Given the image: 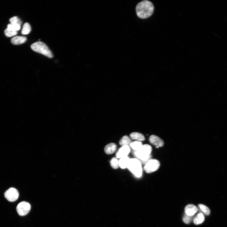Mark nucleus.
Returning a JSON list of instances; mask_svg holds the SVG:
<instances>
[{
	"mask_svg": "<svg viewBox=\"0 0 227 227\" xmlns=\"http://www.w3.org/2000/svg\"><path fill=\"white\" fill-rule=\"evenodd\" d=\"M136 10L139 18L145 19L150 17L152 15L154 11V6L151 2L144 1L138 4Z\"/></svg>",
	"mask_w": 227,
	"mask_h": 227,
	"instance_id": "1",
	"label": "nucleus"
},
{
	"mask_svg": "<svg viewBox=\"0 0 227 227\" xmlns=\"http://www.w3.org/2000/svg\"><path fill=\"white\" fill-rule=\"evenodd\" d=\"M152 151V147L149 145L145 144L143 145L140 149L135 152V155L142 162L146 164L150 160L151 157V154Z\"/></svg>",
	"mask_w": 227,
	"mask_h": 227,
	"instance_id": "2",
	"label": "nucleus"
},
{
	"mask_svg": "<svg viewBox=\"0 0 227 227\" xmlns=\"http://www.w3.org/2000/svg\"><path fill=\"white\" fill-rule=\"evenodd\" d=\"M31 48L34 51L41 54L49 58L53 57L52 52L44 43L38 42L33 44Z\"/></svg>",
	"mask_w": 227,
	"mask_h": 227,
	"instance_id": "3",
	"label": "nucleus"
},
{
	"mask_svg": "<svg viewBox=\"0 0 227 227\" xmlns=\"http://www.w3.org/2000/svg\"><path fill=\"white\" fill-rule=\"evenodd\" d=\"M127 168L136 177L142 176V170L141 162L136 159H130Z\"/></svg>",
	"mask_w": 227,
	"mask_h": 227,
	"instance_id": "4",
	"label": "nucleus"
},
{
	"mask_svg": "<svg viewBox=\"0 0 227 227\" xmlns=\"http://www.w3.org/2000/svg\"><path fill=\"white\" fill-rule=\"evenodd\" d=\"M160 165V163L158 160L155 159H150L145 164L144 170L147 173H151L157 170Z\"/></svg>",
	"mask_w": 227,
	"mask_h": 227,
	"instance_id": "5",
	"label": "nucleus"
},
{
	"mask_svg": "<svg viewBox=\"0 0 227 227\" xmlns=\"http://www.w3.org/2000/svg\"><path fill=\"white\" fill-rule=\"evenodd\" d=\"M31 207L29 203L26 202H20L17 207L18 214L21 216H25L29 212Z\"/></svg>",
	"mask_w": 227,
	"mask_h": 227,
	"instance_id": "6",
	"label": "nucleus"
},
{
	"mask_svg": "<svg viewBox=\"0 0 227 227\" xmlns=\"http://www.w3.org/2000/svg\"><path fill=\"white\" fill-rule=\"evenodd\" d=\"M5 196L9 202H14L16 201L18 198L19 193L17 189L12 187L5 192Z\"/></svg>",
	"mask_w": 227,
	"mask_h": 227,
	"instance_id": "7",
	"label": "nucleus"
},
{
	"mask_svg": "<svg viewBox=\"0 0 227 227\" xmlns=\"http://www.w3.org/2000/svg\"><path fill=\"white\" fill-rule=\"evenodd\" d=\"M130 151L129 146H124L121 148L116 154L117 158L121 159L128 156Z\"/></svg>",
	"mask_w": 227,
	"mask_h": 227,
	"instance_id": "8",
	"label": "nucleus"
},
{
	"mask_svg": "<svg viewBox=\"0 0 227 227\" xmlns=\"http://www.w3.org/2000/svg\"><path fill=\"white\" fill-rule=\"evenodd\" d=\"M150 143L155 146L156 148L162 147L164 145L163 140L158 136L152 135L149 138Z\"/></svg>",
	"mask_w": 227,
	"mask_h": 227,
	"instance_id": "9",
	"label": "nucleus"
},
{
	"mask_svg": "<svg viewBox=\"0 0 227 227\" xmlns=\"http://www.w3.org/2000/svg\"><path fill=\"white\" fill-rule=\"evenodd\" d=\"M185 214L190 216H194L198 211L197 207L195 205L190 204L187 205L185 207Z\"/></svg>",
	"mask_w": 227,
	"mask_h": 227,
	"instance_id": "10",
	"label": "nucleus"
},
{
	"mask_svg": "<svg viewBox=\"0 0 227 227\" xmlns=\"http://www.w3.org/2000/svg\"><path fill=\"white\" fill-rule=\"evenodd\" d=\"M25 37L16 36L13 38L11 40V42L15 45H18L25 43L27 41Z\"/></svg>",
	"mask_w": 227,
	"mask_h": 227,
	"instance_id": "11",
	"label": "nucleus"
},
{
	"mask_svg": "<svg viewBox=\"0 0 227 227\" xmlns=\"http://www.w3.org/2000/svg\"><path fill=\"white\" fill-rule=\"evenodd\" d=\"M116 148V145L115 144H109L105 146V152L107 154H112L115 151Z\"/></svg>",
	"mask_w": 227,
	"mask_h": 227,
	"instance_id": "12",
	"label": "nucleus"
},
{
	"mask_svg": "<svg viewBox=\"0 0 227 227\" xmlns=\"http://www.w3.org/2000/svg\"><path fill=\"white\" fill-rule=\"evenodd\" d=\"M130 138L134 140H136L139 141H143L145 140V138L143 135L138 132L132 133L130 135Z\"/></svg>",
	"mask_w": 227,
	"mask_h": 227,
	"instance_id": "13",
	"label": "nucleus"
},
{
	"mask_svg": "<svg viewBox=\"0 0 227 227\" xmlns=\"http://www.w3.org/2000/svg\"><path fill=\"white\" fill-rule=\"evenodd\" d=\"M205 217L204 215L202 213L198 214L193 220V222L195 225L200 224L204 222Z\"/></svg>",
	"mask_w": 227,
	"mask_h": 227,
	"instance_id": "14",
	"label": "nucleus"
},
{
	"mask_svg": "<svg viewBox=\"0 0 227 227\" xmlns=\"http://www.w3.org/2000/svg\"><path fill=\"white\" fill-rule=\"evenodd\" d=\"M130 159L128 156L121 159L119 161V167L122 169L127 168Z\"/></svg>",
	"mask_w": 227,
	"mask_h": 227,
	"instance_id": "15",
	"label": "nucleus"
},
{
	"mask_svg": "<svg viewBox=\"0 0 227 227\" xmlns=\"http://www.w3.org/2000/svg\"><path fill=\"white\" fill-rule=\"evenodd\" d=\"M131 143L130 139L127 136H124L121 139L119 142L120 145L122 146H129Z\"/></svg>",
	"mask_w": 227,
	"mask_h": 227,
	"instance_id": "16",
	"label": "nucleus"
},
{
	"mask_svg": "<svg viewBox=\"0 0 227 227\" xmlns=\"http://www.w3.org/2000/svg\"><path fill=\"white\" fill-rule=\"evenodd\" d=\"M31 28L30 25L28 22H26L23 25L21 31L22 35H27L29 34L31 31Z\"/></svg>",
	"mask_w": 227,
	"mask_h": 227,
	"instance_id": "17",
	"label": "nucleus"
},
{
	"mask_svg": "<svg viewBox=\"0 0 227 227\" xmlns=\"http://www.w3.org/2000/svg\"><path fill=\"white\" fill-rule=\"evenodd\" d=\"M142 145V142L139 141H136L131 142L130 145V147L135 151L139 150Z\"/></svg>",
	"mask_w": 227,
	"mask_h": 227,
	"instance_id": "18",
	"label": "nucleus"
},
{
	"mask_svg": "<svg viewBox=\"0 0 227 227\" xmlns=\"http://www.w3.org/2000/svg\"><path fill=\"white\" fill-rule=\"evenodd\" d=\"M199 207L203 213L206 215H209L210 214V209L205 205L202 204L199 205Z\"/></svg>",
	"mask_w": 227,
	"mask_h": 227,
	"instance_id": "19",
	"label": "nucleus"
},
{
	"mask_svg": "<svg viewBox=\"0 0 227 227\" xmlns=\"http://www.w3.org/2000/svg\"><path fill=\"white\" fill-rule=\"evenodd\" d=\"M5 35L7 37H11L18 34L17 31L9 29L7 28L5 31Z\"/></svg>",
	"mask_w": 227,
	"mask_h": 227,
	"instance_id": "20",
	"label": "nucleus"
},
{
	"mask_svg": "<svg viewBox=\"0 0 227 227\" xmlns=\"http://www.w3.org/2000/svg\"><path fill=\"white\" fill-rule=\"evenodd\" d=\"M111 165L112 168L116 169L119 167V161L115 158H113L111 160Z\"/></svg>",
	"mask_w": 227,
	"mask_h": 227,
	"instance_id": "21",
	"label": "nucleus"
},
{
	"mask_svg": "<svg viewBox=\"0 0 227 227\" xmlns=\"http://www.w3.org/2000/svg\"><path fill=\"white\" fill-rule=\"evenodd\" d=\"M10 21L12 25H21L22 23L21 21L18 17L16 16L10 18Z\"/></svg>",
	"mask_w": 227,
	"mask_h": 227,
	"instance_id": "22",
	"label": "nucleus"
},
{
	"mask_svg": "<svg viewBox=\"0 0 227 227\" xmlns=\"http://www.w3.org/2000/svg\"><path fill=\"white\" fill-rule=\"evenodd\" d=\"M194 216H190L185 214L183 218V221L186 224H190L192 222Z\"/></svg>",
	"mask_w": 227,
	"mask_h": 227,
	"instance_id": "23",
	"label": "nucleus"
}]
</instances>
